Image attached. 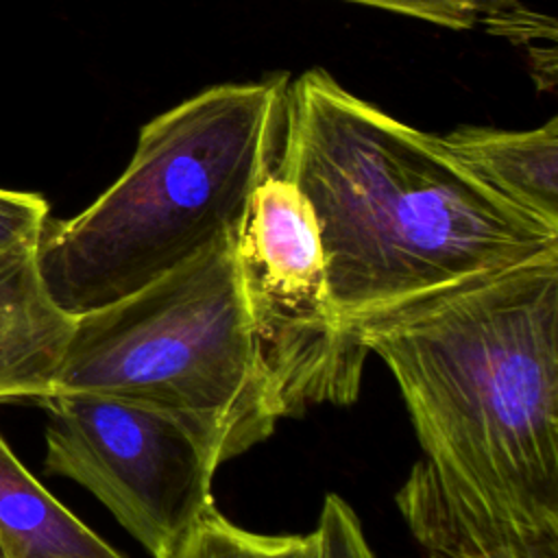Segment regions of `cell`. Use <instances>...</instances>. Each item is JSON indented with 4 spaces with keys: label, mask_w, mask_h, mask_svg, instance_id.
<instances>
[{
    "label": "cell",
    "mask_w": 558,
    "mask_h": 558,
    "mask_svg": "<svg viewBox=\"0 0 558 558\" xmlns=\"http://www.w3.org/2000/svg\"><path fill=\"white\" fill-rule=\"evenodd\" d=\"M275 170L314 209L347 331L414 296L558 257V227L499 196L440 135L357 98L320 68L288 85Z\"/></svg>",
    "instance_id": "cell-1"
},
{
    "label": "cell",
    "mask_w": 558,
    "mask_h": 558,
    "mask_svg": "<svg viewBox=\"0 0 558 558\" xmlns=\"http://www.w3.org/2000/svg\"><path fill=\"white\" fill-rule=\"evenodd\" d=\"M425 460L484 508L558 523V257L366 314Z\"/></svg>",
    "instance_id": "cell-2"
},
{
    "label": "cell",
    "mask_w": 558,
    "mask_h": 558,
    "mask_svg": "<svg viewBox=\"0 0 558 558\" xmlns=\"http://www.w3.org/2000/svg\"><path fill=\"white\" fill-rule=\"evenodd\" d=\"M288 85L283 72L214 85L146 122L113 185L44 227L35 255L57 307L72 318L94 312L238 238L277 166Z\"/></svg>",
    "instance_id": "cell-3"
},
{
    "label": "cell",
    "mask_w": 558,
    "mask_h": 558,
    "mask_svg": "<svg viewBox=\"0 0 558 558\" xmlns=\"http://www.w3.org/2000/svg\"><path fill=\"white\" fill-rule=\"evenodd\" d=\"M54 392H100L163 410L220 464L266 440L279 414L255 364L235 238L76 316Z\"/></svg>",
    "instance_id": "cell-4"
},
{
    "label": "cell",
    "mask_w": 558,
    "mask_h": 558,
    "mask_svg": "<svg viewBox=\"0 0 558 558\" xmlns=\"http://www.w3.org/2000/svg\"><path fill=\"white\" fill-rule=\"evenodd\" d=\"M235 266L255 364L279 418L353 403L366 351L336 312L314 209L277 170L251 196Z\"/></svg>",
    "instance_id": "cell-5"
},
{
    "label": "cell",
    "mask_w": 558,
    "mask_h": 558,
    "mask_svg": "<svg viewBox=\"0 0 558 558\" xmlns=\"http://www.w3.org/2000/svg\"><path fill=\"white\" fill-rule=\"evenodd\" d=\"M46 471L87 488L153 558H174L214 508V449L177 416L113 395L44 397Z\"/></svg>",
    "instance_id": "cell-6"
},
{
    "label": "cell",
    "mask_w": 558,
    "mask_h": 558,
    "mask_svg": "<svg viewBox=\"0 0 558 558\" xmlns=\"http://www.w3.org/2000/svg\"><path fill=\"white\" fill-rule=\"evenodd\" d=\"M395 504L427 558H558V523L497 514L418 460Z\"/></svg>",
    "instance_id": "cell-7"
},
{
    "label": "cell",
    "mask_w": 558,
    "mask_h": 558,
    "mask_svg": "<svg viewBox=\"0 0 558 558\" xmlns=\"http://www.w3.org/2000/svg\"><path fill=\"white\" fill-rule=\"evenodd\" d=\"M37 246L0 255V403L52 395L74 318L50 299Z\"/></svg>",
    "instance_id": "cell-8"
},
{
    "label": "cell",
    "mask_w": 558,
    "mask_h": 558,
    "mask_svg": "<svg viewBox=\"0 0 558 558\" xmlns=\"http://www.w3.org/2000/svg\"><path fill=\"white\" fill-rule=\"evenodd\" d=\"M442 140L499 196L558 227V118L530 131L462 124Z\"/></svg>",
    "instance_id": "cell-9"
},
{
    "label": "cell",
    "mask_w": 558,
    "mask_h": 558,
    "mask_svg": "<svg viewBox=\"0 0 558 558\" xmlns=\"http://www.w3.org/2000/svg\"><path fill=\"white\" fill-rule=\"evenodd\" d=\"M0 547L4 558H124L26 471L2 434Z\"/></svg>",
    "instance_id": "cell-10"
},
{
    "label": "cell",
    "mask_w": 558,
    "mask_h": 558,
    "mask_svg": "<svg viewBox=\"0 0 558 558\" xmlns=\"http://www.w3.org/2000/svg\"><path fill=\"white\" fill-rule=\"evenodd\" d=\"M310 549V534L270 536L248 532L211 508L174 558H307Z\"/></svg>",
    "instance_id": "cell-11"
},
{
    "label": "cell",
    "mask_w": 558,
    "mask_h": 558,
    "mask_svg": "<svg viewBox=\"0 0 558 558\" xmlns=\"http://www.w3.org/2000/svg\"><path fill=\"white\" fill-rule=\"evenodd\" d=\"M312 538V558H377L353 508L329 493L323 501Z\"/></svg>",
    "instance_id": "cell-12"
},
{
    "label": "cell",
    "mask_w": 558,
    "mask_h": 558,
    "mask_svg": "<svg viewBox=\"0 0 558 558\" xmlns=\"http://www.w3.org/2000/svg\"><path fill=\"white\" fill-rule=\"evenodd\" d=\"M416 17L436 26L466 31L512 0H344Z\"/></svg>",
    "instance_id": "cell-13"
},
{
    "label": "cell",
    "mask_w": 558,
    "mask_h": 558,
    "mask_svg": "<svg viewBox=\"0 0 558 558\" xmlns=\"http://www.w3.org/2000/svg\"><path fill=\"white\" fill-rule=\"evenodd\" d=\"M48 218L50 207L41 194L0 187V255L37 246Z\"/></svg>",
    "instance_id": "cell-14"
},
{
    "label": "cell",
    "mask_w": 558,
    "mask_h": 558,
    "mask_svg": "<svg viewBox=\"0 0 558 558\" xmlns=\"http://www.w3.org/2000/svg\"><path fill=\"white\" fill-rule=\"evenodd\" d=\"M0 558H4V554H2V547H0Z\"/></svg>",
    "instance_id": "cell-15"
},
{
    "label": "cell",
    "mask_w": 558,
    "mask_h": 558,
    "mask_svg": "<svg viewBox=\"0 0 558 558\" xmlns=\"http://www.w3.org/2000/svg\"><path fill=\"white\" fill-rule=\"evenodd\" d=\"M307 558H312V549H310V556Z\"/></svg>",
    "instance_id": "cell-16"
}]
</instances>
